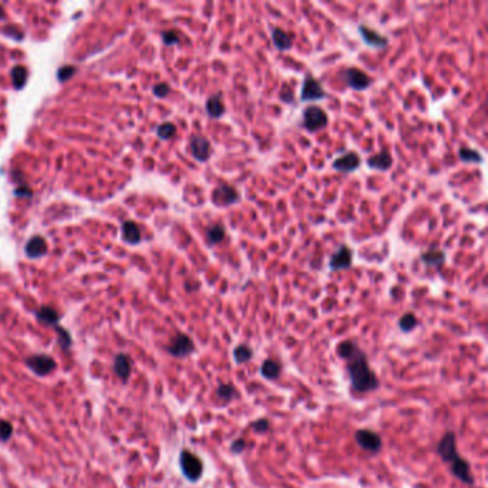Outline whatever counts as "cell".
<instances>
[{"label": "cell", "instance_id": "6da1fadb", "mask_svg": "<svg viewBox=\"0 0 488 488\" xmlns=\"http://www.w3.org/2000/svg\"><path fill=\"white\" fill-rule=\"evenodd\" d=\"M337 353L347 364V372L351 380L353 392L368 394L380 388V380L371 370L368 356L352 339H344L337 345Z\"/></svg>", "mask_w": 488, "mask_h": 488}, {"label": "cell", "instance_id": "7a4b0ae2", "mask_svg": "<svg viewBox=\"0 0 488 488\" xmlns=\"http://www.w3.org/2000/svg\"><path fill=\"white\" fill-rule=\"evenodd\" d=\"M179 467L188 481L198 483L203 475V462L196 454L189 450H182L179 455Z\"/></svg>", "mask_w": 488, "mask_h": 488}, {"label": "cell", "instance_id": "3957f363", "mask_svg": "<svg viewBox=\"0 0 488 488\" xmlns=\"http://www.w3.org/2000/svg\"><path fill=\"white\" fill-rule=\"evenodd\" d=\"M328 125V115L320 106H308L302 112L301 126L308 132H318Z\"/></svg>", "mask_w": 488, "mask_h": 488}, {"label": "cell", "instance_id": "277c9868", "mask_svg": "<svg viewBox=\"0 0 488 488\" xmlns=\"http://www.w3.org/2000/svg\"><path fill=\"white\" fill-rule=\"evenodd\" d=\"M355 441L362 448L364 451L370 454H378L382 450V438L378 433L368 430V428H361L355 431Z\"/></svg>", "mask_w": 488, "mask_h": 488}, {"label": "cell", "instance_id": "5b68a950", "mask_svg": "<svg viewBox=\"0 0 488 488\" xmlns=\"http://www.w3.org/2000/svg\"><path fill=\"white\" fill-rule=\"evenodd\" d=\"M437 454L445 464H451L460 457L457 450V435L454 431H447L438 441Z\"/></svg>", "mask_w": 488, "mask_h": 488}, {"label": "cell", "instance_id": "8992f818", "mask_svg": "<svg viewBox=\"0 0 488 488\" xmlns=\"http://www.w3.org/2000/svg\"><path fill=\"white\" fill-rule=\"evenodd\" d=\"M26 365L37 377H46L48 374H51L52 371H54L56 361L52 358L51 355L36 353V355H30L29 358H26Z\"/></svg>", "mask_w": 488, "mask_h": 488}, {"label": "cell", "instance_id": "52a82bcc", "mask_svg": "<svg viewBox=\"0 0 488 488\" xmlns=\"http://www.w3.org/2000/svg\"><path fill=\"white\" fill-rule=\"evenodd\" d=\"M166 351L175 358H186L195 352V344L189 335L179 332L170 341V344L166 347Z\"/></svg>", "mask_w": 488, "mask_h": 488}, {"label": "cell", "instance_id": "ba28073f", "mask_svg": "<svg viewBox=\"0 0 488 488\" xmlns=\"http://www.w3.org/2000/svg\"><path fill=\"white\" fill-rule=\"evenodd\" d=\"M241 201V195L234 186L228 184H219L212 192V202L219 208L231 206Z\"/></svg>", "mask_w": 488, "mask_h": 488}, {"label": "cell", "instance_id": "9c48e42d", "mask_svg": "<svg viewBox=\"0 0 488 488\" xmlns=\"http://www.w3.org/2000/svg\"><path fill=\"white\" fill-rule=\"evenodd\" d=\"M326 98V92L324 90L321 82L312 75H306L302 82L301 89V101L302 102H317Z\"/></svg>", "mask_w": 488, "mask_h": 488}, {"label": "cell", "instance_id": "30bf717a", "mask_svg": "<svg viewBox=\"0 0 488 488\" xmlns=\"http://www.w3.org/2000/svg\"><path fill=\"white\" fill-rule=\"evenodd\" d=\"M342 75H344V79H345L347 84L353 90H365L372 84V79L370 76L364 70L355 68V66L347 68Z\"/></svg>", "mask_w": 488, "mask_h": 488}, {"label": "cell", "instance_id": "8fae6325", "mask_svg": "<svg viewBox=\"0 0 488 488\" xmlns=\"http://www.w3.org/2000/svg\"><path fill=\"white\" fill-rule=\"evenodd\" d=\"M448 465H450V471L453 474V477H455L458 481H461L465 486H474L475 480L471 472V465L465 458L458 457Z\"/></svg>", "mask_w": 488, "mask_h": 488}, {"label": "cell", "instance_id": "7c38bea8", "mask_svg": "<svg viewBox=\"0 0 488 488\" xmlns=\"http://www.w3.org/2000/svg\"><path fill=\"white\" fill-rule=\"evenodd\" d=\"M189 151L192 153V156L199 162H206L212 155L211 142L202 135H193L190 137Z\"/></svg>", "mask_w": 488, "mask_h": 488}, {"label": "cell", "instance_id": "4fadbf2b", "mask_svg": "<svg viewBox=\"0 0 488 488\" xmlns=\"http://www.w3.org/2000/svg\"><path fill=\"white\" fill-rule=\"evenodd\" d=\"M352 265V251L347 245H341L329 259V270L345 271Z\"/></svg>", "mask_w": 488, "mask_h": 488}, {"label": "cell", "instance_id": "5bb4252c", "mask_svg": "<svg viewBox=\"0 0 488 488\" xmlns=\"http://www.w3.org/2000/svg\"><path fill=\"white\" fill-rule=\"evenodd\" d=\"M361 166V158L356 152H347L332 162V168L341 173H351Z\"/></svg>", "mask_w": 488, "mask_h": 488}, {"label": "cell", "instance_id": "9a60e30c", "mask_svg": "<svg viewBox=\"0 0 488 488\" xmlns=\"http://www.w3.org/2000/svg\"><path fill=\"white\" fill-rule=\"evenodd\" d=\"M358 32L361 34L362 40H364L368 46H371V48L384 49V48L388 45L387 37L381 36L378 32L372 30V29L367 27V26H364V25H359V26H358Z\"/></svg>", "mask_w": 488, "mask_h": 488}, {"label": "cell", "instance_id": "2e32d148", "mask_svg": "<svg viewBox=\"0 0 488 488\" xmlns=\"http://www.w3.org/2000/svg\"><path fill=\"white\" fill-rule=\"evenodd\" d=\"M392 163H394L392 156H391V153L387 149H382V151L375 153V155H371L370 158L367 159L368 168L375 169V170H382V172L391 169Z\"/></svg>", "mask_w": 488, "mask_h": 488}, {"label": "cell", "instance_id": "e0dca14e", "mask_svg": "<svg viewBox=\"0 0 488 488\" xmlns=\"http://www.w3.org/2000/svg\"><path fill=\"white\" fill-rule=\"evenodd\" d=\"M281 372H282L281 362H278L273 358H267L259 368V374L262 375V378L268 381H276L281 377Z\"/></svg>", "mask_w": 488, "mask_h": 488}, {"label": "cell", "instance_id": "ac0fdd59", "mask_svg": "<svg viewBox=\"0 0 488 488\" xmlns=\"http://www.w3.org/2000/svg\"><path fill=\"white\" fill-rule=\"evenodd\" d=\"M131 370H132V361L129 355L126 353H119L115 356L113 361V371L122 381H128L131 377Z\"/></svg>", "mask_w": 488, "mask_h": 488}, {"label": "cell", "instance_id": "d6986e66", "mask_svg": "<svg viewBox=\"0 0 488 488\" xmlns=\"http://www.w3.org/2000/svg\"><path fill=\"white\" fill-rule=\"evenodd\" d=\"M272 42L273 46L279 52H286L292 48L294 37L289 33H286L284 29L281 27H273L272 29Z\"/></svg>", "mask_w": 488, "mask_h": 488}, {"label": "cell", "instance_id": "ffe728a7", "mask_svg": "<svg viewBox=\"0 0 488 488\" xmlns=\"http://www.w3.org/2000/svg\"><path fill=\"white\" fill-rule=\"evenodd\" d=\"M225 105L222 102V93H217L208 98L206 101V112L212 119H220L225 115Z\"/></svg>", "mask_w": 488, "mask_h": 488}, {"label": "cell", "instance_id": "44dd1931", "mask_svg": "<svg viewBox=\"0 0 488 488\" xmlns=\"http://www.w3.org/2000/svg\"><path fill=\"white\" fill-rule=\"evenodd\" d=\"M421 261L431 268H441L445 262V252L438 248H431L421 255Z\"/></svg>", "mask_w": 488, "mask_h": 488}, {"label": "cell", "instance_id": "7402d4cb", "mask_svg": "<svg viewBox=\"0 0 488 488\" xmlns=\"http://www.w3.org/2000/svg\"><path fill=\"white\" fill-rule=\"evenodd\" d=\"M46 249H48V246H46L45 239L42 236H34L26 245V255L29 258H39L46 253Z\"/></svg>", "mask_w": 488, "mask_h": 488}, {"label": "cell", "instance_id": "603a6c76", "mask_svg": "<svg viewBox=\"0 0 488 488\" xmlns=\"http://www.w3.org/2000/svg\"><path fill=\"white\" fill-rule=\"evenodd\" d=\"M226 235V229L222 223H214L206 229V241L209 245H218Z\"/></svg>", "mask_w": 488, "mask_h": 488}, {"label": "cell", "instance_id": "cb8c5ba5", "mask_svg": "<svg viewBox=\"0 0 488 488\" xmlns=\"http://www.w3.org/2000/svg\"><path fill=\"white\" fill-rule=\"evenodd\" d=\"M252 358H253V351L249 345L241 344V345H238V347L234 348V361H235V364H238V365L246 364V362H249Z\"/></svg>", "mask_w": 488, "mask_h": 488}, {"label": "cell", "instance_id": "d4e9b609", "mask_svg": "<svg viewBox=\"0 0 488 488\" xmlns=\"http://www.w3.org/2000/svg\"><path fill=\"white\" fill-rule=\"evenodd\" d=\"M36 317H37V320L40 321V322L52 325V326H56L57 321H59V314L53 308H49V306H42L36 312Z\"/></svg>", "mask_w": 488, "mask_h": 488}, {"label": "cell", "instance_id": "484cf974", "mask_svg": "<svg viewBox=\"0 0 488 488\" xmlns=\"http://www.w3.org/2000/svg\"><path fill=\"white\" fill-rule=\"evenodd\" d=\"M122 232H123V239L126 242L132 244V245H135L140 241V234H139V229H137L135 222H131V220L125 222L123 228H122Z\"/></svg>", "mask_w": 488, "mask_h": 488}, {"label": "cell", "instance_id": "4316f807", "mask_svg": "<svg viewBox=\"0 0 488 488\" xmlns=\"http://www.w3.org/2000/svg\"><path fill=\"white\" fill-rule=\"evenodd\" d=\"M217 397L225 404H228L238 397V391H236L235 385H232V384H220L217 388Z\"/></svg>", "mask_w": 488, "mask_h": 488}, {"label": "cell", "instance_id": "83f0119b", "mask_svg": "<svg viewBox=\"0 0 488 488\" xmlns=\"http://www.w3.org/2000/svg\"><path fill=\"white\" fill-rule=\"evenodd\" d=\"M418 324H420V321H418V318L412 312H407L398 321V326H400V329L403 332H411V331H414L418 326Z\"/></svg>", "mask_w": 488, "mask_h": 488}, {"label": "cell", "instance_id": "f1b7e54d", "mask_svg": "<svg viewBox=\"0 0 488 488\" xmlns=\"http://www.w3.org/2000/svg\"><path fill=\"white\" fill-rule=\"evenodd\" d=\"M458 156L462 162H474V163H481L483 156L477 151H472L470 148H461L458 152Z\"/></svg>", "mask_w": 488, "mask_h": 488}, {"label": "cell", "instance_id": "f546056e", "mask_svg": "<svg viewBox=\"0 0 488 488\" xmlns=\"http://www.w3.org/2000/svg\"><path fill=\"white\" fill-rule=\"evenodd\" d=\"M12 79H13L15 87L16 89H22L25 86V83H26V79H27V70H26V68L16 66V68L12 70Z\"/></svg>", "mask_w": 488, "mask_h": 488}, {"label": "cell", "instance_id": "4dcf8cb0", "mask_svg": "<svg viewBox=\"0 0 488 488\" xmlns=\"http://www.w3.org/2000/svg\"><path fill=\"white\" fill-rule=\"evenodd\" d=\"M54 329H56V332H57V341H59V344H60V347L65 350V351H68L69 348H70V345H72V337H70V334H69L68 331L65 329V328H62L60 325H56V326H53Z\"/></svg>", "mask_w": 488, "mask_h": 488}, {"label": "cell", "instance_id": "1f68e13d", "mask_svg": "<svg viewBox=\"0 0 488 488\" xmlns=\"http://www.w3.org/2000/svg\"><path fill=\"white\" fill-rule=\"evenodd\" d=\"M156 134H158V136H159L161 139H169V137H172V136L176 134V128H175L173 123L166 122V123H162V125L158 128Z\"/></svg>", "mask_w": 488, "mask_h": 488}, {"label": "cell", "instance_id": "d6a6232c", "mask_svg": "<svg viewBox=\"0 0 488 488\" xmlns=\"http://www.w3.org/2000/svg\"><path fill=\"white\" fill-rule=\"evenodd\" d=\"M249 427L252 428L255 433H259V434H265L270 431V421L267 418H258V420L252 421L249 424Z\"/></svg>", "mask_w": 488, "mask_h": 488}, {"label": "cell", "instance_id": "836d02e7", "mask_svg": "<svg viewBox=\"0 0 488 488\" xmlns=\"http://www.w3.org/2000/svg\"><path fill=\"white\" fill-rule=\"evenodd\" d=\"M12 434H13L12 424L9 421L0 420V441H3V442L9 441L10 437H12Z\"/></svg>", "mask_w": 488, "mask_h": 488}, {"label": "cell", "instance_id": "e575fe53", "mask_svg": "<svg viewBox=\"0 0 488 488\" xmlns=\"http://www.w3.org/2000/svg\"><path fill=\"white\" fill-rule=\"evenodd\" d=\"M246 447H248V442L244 439V438H236V439H234L232 442H231V453H234V454H241V453H244L245 450H246Z\"/></svg>", "mask_w": 488, "mask_h": 488}, {"label": "cell", "instance_id": "d590c367", "mask_svg": "<svg viewBox=\"0 0 488 488\" xmlns=\"http://www.w3.org/2000/svg\"><path fill=\"white\" fill-rule=\"evenodd\" d=\"M162 39L165 42V45H175L179 42V34L173 30H169V32H163L162 33Z\"/></svg>", "mask_w": 488, "mask_h": 488}, {"label": "cell", "instance_id": "8d00e7d4", "mask_svg": "<svg viewBox=\"0 0 488 488\" xmlns=\"http://www.w3.org/2000/svg\"><path fill=\"white\" fill-rule=\"evenodd\" d=\"M169 90H170V89H169V86L166 83H159L153 87V93H155L158 98H165V96L169 93Z\"/></svg>", "mask_w": 488, "mask_h": 488}, {"label": "cell", "instance_id": "74e56055", "mask_svg": "<svg viewBox=\"0 0 488 488\" xmlns=\"http://www.w3.org/2000/svg\"><path fill=\"white\" fill-rule=\"evenodd\" d=\"M75 73V68L73 66H65V68H62L60 70H59V73H57V78L62 81V82H65L66 79H69L72 75Z\"/></svg>", "mask_w": 488, "mask_h": 488}, {"label": "cell", "instance_id": "f35d334b", "mask_svg": "<svg viewBox=\"0 0 488 488\" xmlns=\"http://www.w3.org/2000/svg\"><path fill=\"white\" fill-rule=\"evenodd\" d=\"M282 89L285 90V93H281V99H282V101L288 102V103H291V102L294 101V95H292V92H291L289 86H288V84H284V86H282Z\"/></svg>", "mask_w": 488, "mask_h": 488}, {"label": "cell", "instance_id": "ab89813d", "mask_svg": "<svg viewBox=\"0 0 488 488\" xmlns=\"http://www.w3.org/2000/svg\"><path fill=\"white\" fill-rule=\"evenodd\" d=\"M16 195L17 196H27L29 198L32 195V192L27 188H19V189H16Z\"/></svg>", "mask_w": 488, "mask_h": 488}, {"label": "cell", "instance_id": "60d3db41", "mask_svg": "<svg viewBox=\"0 0 488 488\" xmlns=\"http://www.w3.org/2000/svg\"><path fill=\"white\" fill-rule=\"evenodd\" d=\"M4 17V13H3V9L0 7V19H3Z\"/></svg>", "mask_w": 488, "mask_h": 488}, {"label": "cell", "instance_id": "b9f144b4", "mask_svg": "<svg viewBox=\"0 0 488 488\" xmlns=\"http://www.w3.org/2000/svg\"><path fill=\"white\" fill-rule=\"evenodd\" d=\"M474 488H480V487H474Z\"/></svg>", "mask_w": 488, "mask_h": 488}]
</instances>
